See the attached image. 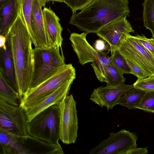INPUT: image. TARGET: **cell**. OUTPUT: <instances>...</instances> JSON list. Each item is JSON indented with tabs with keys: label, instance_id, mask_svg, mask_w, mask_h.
Returning <instances> with one entry per match:
<instances>
[{
	"label": "cell",
	"instance_id": "cell-1",
	"mask_svg": "<svg viewBox=\"0 0 154 154\" xmlns=\"http://www.w3.org/2000/svg\"><path fill=\"white\" fill-rule=\"evenodd\" d=\"M6 34L14 65L18 93L21 99L29 89L34 66L31 38L20 12Z\"/></svg>",
	"mask_w": 154,
	"mask_h": 154
},
{
	"label": "cell",
	"instance_id": "cell-2",
	"mask_svg": "<svg viewBox=\"0 0 154 154\" xmlns=\"http://www.w3.org/2000/svg\"><path fill=\"white\" fill-rule=\"evenodd\" d=\"M128 0H92L78 13L72 14L69 23L88 34L96 33L106 25L128 16Z\"/></svg>",
	"mask_w": 154,
	"mask_h": 154
},
{
	"label": "cell",
	"instance_id": "cell-3",
	"mask_svg": "<svg viewBox=\"0 0 154 154\" xmlns=\"http://www.w3.org/2000/svg\"><path fill=\"white\" fill-rule=\"evenodd\" d=\"M60 145L49 143L29 135H17L0 128V154H63Z\"/></svg>",
	"mask_w": 154,
	"mask_h": 154
},
{
	"label": "cell",
	"instance_id": "cell-4",
	"mask_svg": "<svg viewBox=\"0 0 154 154\" xmlns=\"http://www.w3.org/2000/svg\"><path fill=\"white\" fill-rule=\"evenodd\" d=\"M57 46L48 49L34 48V66L30 88H33L53 75L65 64L63 52Z\"/></svg>",
	"mask_w": 154,
	"mask_h": 154
},
{
	"label": "cell",
	"instance_id": "cell-5",
	"mask_svg": "<svg viewBox=\"0 0 154 154\" xmlns=\"http://www.w3.org/2000/svg\"><path fill=\"white\" fill-rule=\"evenodd\" d=\"M60 116L57 105L41 112L28 121L29 135L49 143L60 145Z\"/></svg>",
	"mask_w": 154,
	"mask_h": 154
},
{
	"label": "cell",
	"instance_id": "cell-6",
	"mask_svg": "<svg viewBox=\"0 0 154 154\" xmlns=\"http://www.w3.org/2000/svg\"><path fill=\"white\" fill-rule=\"evenodd\" d=\"M76 76L71 64H65L56 73L37 86L29 89L22 97L20 106L26 110L50 94L67 79Z\"/></svg>",
	"mask_w": 154,
	"mask_h": 154
},
{
	"label": "cell",
	"instance_id": "cell-7",
	"mask_svg": "<svg viewBox=\"0 0 154 154\" xmlns=\"http://www.w3.org/2000/svg\"><path fill=\"white\" fill-rule=\"evenodd\" d=\"M117 49L125 58L139 67L147 77L154 75V57L130 33L122 37Z\"/></svg>",
	"mask_w": 154,
	"mask_h": 154
},
{
	"label": "cell",
	"instance_id": "cell-8",
	"mask_svg": "<svg viewBox=\"0 0 154 154\" xmlns=\"http://www.w3.org/2000/svg\"><path fill=\"white\" fill-rule=\"evenodd\" d=\"M60 110V138L66 144L74 143L77 137L78 119L76 102L72 94L57 104Z\"/></svg>",
	"mask_w": 154,
	"mask_h": 154
},
{
	"label": "cell",
	"instance_id": "cell-9",
	"mask_svg": "<svg viewBox=\"0 0 154 154\" xmlns=\"http://www.w3.org/2000/svg\"><path fill=\"white\" fill-rule=\"evenodd\" d=\"M109 136L102 140L89 151L90 154H126L133 147L137 146L138 137L134 133L122 129L110 133Z\"/></svg>",
	"mask_w": 154,
	"mask_h": 154
},
{
	"label": "cell",
	"instance_id": "cell-10",
	"mask_svg": "<svg viewBox=\"0 0 154 154\" xmlns=\"http://www.w3.org/2000/svg\"><path fill=\"white\" fill-rule=\"evenodd\" d=\"M28 122L25 110L0 99V128L14 134L26 136L29 135Z\"/></svg>",
	"mask_w": 154,
	"mask_h": 154
},
{
	"label": "cell",
	"instance_id": "cell-11",
	"mask_svg": "<svg viewBox=\"0 0 154 154\" xmlns=\"http://www.w3.org/2000/svg\"><path fill=\"white\" fill-rule=\"evenodd\" d=\"M87 34L84 32L81 34L72 32L69 38L79 63L82 65L94 62L110 63V57L104 52L97 50L88 43L86 39Z\"/></svg>",
	"mask_w": 154,
	"mask_h": 154
},
{
	"label": "cell",
	"instance_id": "cell-12",
	"mask_svg": "<svg viewBox=\"0 0 154 154\" xmlns=\"http://www.w3.org/2000/svg\"><path fill=\"white\" fill-rule=\"evenodd\" d=\"M134 88L133 84L127 85L124 83L101 86L94 89L90 100L101 108L105 107L108 111L117 104L121 97L125 92Z\"/></svg>",
	"mask_w": 154,
	"mask_h": 154
},
{
	"label": "cell",
	"instance_id": "cell-13",
	"mask_svg": "<svg viewBox=\"0 0 154 154\" xmlns=\"http://www.w3.org/2000/svg\"><path fill=\"white\" fill-rule=\"evenodd\" d=\"M134 32L131 24L126 17H125L116 20L106 25L96 34L107 43L111 52L117 48L121 40L125 34Z\"/></svg>",
	"mask_w": 154,
	"mask_h": 154
},
{
	"label": "cell",
	"instance_id": "cell-14",
	"mask_svg": "<svg viewBox=\"0 0 154 154\" xmlns=\"http://www.w3.org/2000/svg\"><path fill=\"white\" fill-rule=\"evenodd\" d=\"M75 78L76 76H74L67 79L51 93L26 110L28 121L44 110L54 105H57L68 95L71 85Z\"/></svg>",
	"mask_w": 154,
	"mask_h": 154
},
{
	"label": "cell",
	"instance_id": "cell-15",
	"mask_svg": "<svg viewBox=\"0 0 154 154\" xmlns=\"http://www.w3.org/2000/svg\"><path fill=\"white\" fill-rule=\"evenodd\" d=\"M47 2L44 0H33L31 24L35 42V47L48 49L51 47L45 30L42 8Z\"/></svg>",
	"mask_w": 154,
	"mask_h": 154
},
{
	"label": "cell",
	"instance_id": "cell-16",
	"mask_svg": "<svg viewBox=\"0 0 154 154\" xmlns=\"http://www.w3.org/2000/svg\"><path fill=\"white\" fill-rule=\"evenodd\" d=\"M42 11L46 33L51 47L57 46L62 48L63 29L59 18L50 8H44Z\"/></svg>",
	"mask_w": 154,
	"mask_h": 154
},
{
	"label": "cell",
	"instance_id": "cell-17",
	"mask_svg": "<svg viewBox=\"0 0 154 154\" xmlns=\"http://www.w3.org/2000/svg\"><path fill=\"white\" fill-rule=\"evenodd\" d=\"M98 80L106 85H116L124 83L126 79L123 74L109 63L93 62L91 64Z\"/></svg>",
	"mask_w": 154,
	"mask_h": 154
},
{
	"label": "cell",
	"instance_id": "cell-18",
	"mask_svg": "<svg viewBox=\"0 0 154 154\" xmlns=\"http://www.w3.org/2000/svg\"><path fill=\"white\" fill-rule=\"evenodd\" d=\"M20 7V0H6L0 4V34L5 36L16 19Z\"/></svg>",
	"mask_w": 154,
	"mask_h": 154
},
{
	"label": "cell",
	"instance_id": "cell-19",
	"mask_svg": "<svg viewBox=\"0 0 154 154\" xmlns=\"http://www.w3.org/2000/svg\"><path fill=\"white\" fill-rule=\"evenodd\" d=\"M5 36L6 38V46L4 48H0V69L4 72L7 81L11 86L18 93L9 40L7 36Z\"/></svg>",
	"mask_w": 154,
	"mask_h": 154
},
{
	"label": "cell",
	"instance_id": "cell-20",
	"mask_svg": "<svg viewBox=\"0 0 154 154\" xmlns=\"http://www.w3.org/2000/svg\"><path fill=\"white\" fill-rule=\"evenodd\" d=\"M21 98L7 81L3 72L0 69V99L14 106H19L18 101Z\"/></svg>",
	"mask_w": 154,
	"mask_h": 154
},
{
	"label": "cell",
	"instance_id": "cell-21",
	"mask_svg": "<svg viewBox=\"0 0 154 154\" xmlns=\"http://www.w3.org/2000/svg\"><path fill=\"white\" fill-rule=\"evenodd\" d=\"M146 92L134 88L125 92L117 103L128 109H136Z\"/></svg>",
	"mask_w": 154,
	"mask_h": 154
},
{
	"label": "cell",
	"instance_id": "cell-22",
	"mask_svg": "<svg viewBox=\"0 0 154 154\" xmlns=\"http://www.w3.org/2000/svg\"><path fill=\"white\" fill-rule=\"evenodd\" d=\"M142 5L144 26L150 30L151 38H154V0H144Z\"/></svg>",
	"mask_w": 154,
	"mask_h": 154
},
{
	"label": "cell",
	"instance_id": "cell-23",
	"mask_svg": "<svg viewBox=\"0 0 154 154\" xmlns=\"http://www.w3.org/2000/svg\"><path fill=\"white\" fill-rule=\"evenodd\" d=\"M20 1L21 15L30 35L32 44L35 47V44L32 31L31 24L32 7L33 0Z\"/></svg>",
	"mask_w": 154,
	"mask_h": 154
},
{
	"label": "cell",
	"instance_id": "cell-24",
	"mask_svg": "<svg viewBox=\"0 0 154 154\" xmlns=\"http://www.w3.org/2000/svg\"><path fill=\"white\" fill-rule=\"evenodd\" d=\"M110 63L123 74H131V71L126 59L117 48L111 52Z\"/></svg>",
	"mask_w": 154,
	"mask_h": 154
},
{
	"label": "cell",
	"instance_id": "cell-25",
	"mask_svg": "<svg viewBox=\"0 0 154 154\" xmlns=\"http://www.w3.org/2000/svg\"><path fill=\"white\" fill-rule=\"evenodd\" d=\"M136 109L154 113V91L146 92Z\"/></svg>",
	"mask_w": 154,
	"mask_h": 154
},
{
	"label": "cell",
	"instance_id": "cell-26",
	"mask_svg": "<svg viewBox=\"0 0 154 154\" xmlns=\"http://www.w3.org/2000/svg\"><path fill=\"white\" fill-rule=\"evenodd\" d=\"M134 88L145 92L154 91V75L137 79L133 84Z\"/></svg>",
	"mask_w": 154,
	"mask_h": 154
},
{
	"label": "cell",
	"instance_id": "cell-27",
	"mask_svg": "<svg viewBox=\"0 0 154 154\" xmlns=\"http://www.w3.org/2000/svg\"><path fill=\"white\" fill-rule=\"evenodd\" d=\"M134 38L154 57V38H148L144 35L137 34Z\"/></svg>",
	"mask_w": 154,
	"mask_h": 154
},
{
	"label": "cell",
	"instance_id": "cell-28",
	"mask_svg": "<svg viewBox=\"0 0 154 154\" xmlns=\"http://www.w3.org/2000/svg\"><path fill=\"white\" fill-rule=\"evenodd\" d=\"M92 0H65V3L72 10V14L81 10Z\"/></svg>",
	"mask_w": 154,
	"mask_h": 154
},
{
	"label": "cell",
	"instance_id": "cell-29",
	"mask_svg": "<svg viewBox=\"0 0 154 154\" xmlns=\"http://www.w3.org/2000/svg\"><path fill=\"white\" fill-rule=\"evenodd\" d=\"M127 62L130 68L132 73L136 76L137 79H140L147 77L144 72L138 66L129 60L126 59Z\"/></svg>",
	"mask_w": 154,
	"mask_h": 154
},
{
	"label": "cell",
	"instance_id": "cell-30",
	"mask_svg": "<svg viewBox=\"0 0 154 154\" xmlns=\"http://www.w3.org/2000/svg\"><path fill=\"white\" fill-rule=\"evenodd\" d=\"M147 148H137L134 146L129 150L126 154H146L148 153Z\"/></svg>",
	"mask_w": 154,
	"mask_h": 154
},
{
	"label": "cell",
	"instance_id": "cell-31",
	"mask_svg": "<svg viewBox=\"0 0 154 154\" xmlns=\"http://www.w3.org/2000/svg\"><path fill=\"white\" fill-rule=\"evenodd\" d=\"M105 41L103 40H97L94 44V48L97 51H103L105 48Z\"/></svg>",
	"mask_w": 154,
	"mask_h": 154
},
{
	"label": "cell",
	"instance_id": "cell-32",
	"mask_svg": "<svg viewBox=\"0 0 154 154\" xmlns=\"http://www.w3.org/2000/svg\"><path fill=\"white\" fill-rule=\"evenodd\" d=\"M6 38L5 36L0 35V48L5 47L6 46Z\"/></svg>",
	"mask_w": 154,
	"mask_h": 154
},
{
	"label": "cell",
	"instance_id": "cell-33",
	"mask_svg": "<svg viewBox=\"0 0 154 154\" xmlns=\"http://www.w3.org/2000/svg\"><path fill=\"white\" fill-rule=\"evenodd\" d=\"M47 2L49 1H56L60 2H65V0H44Z\"/></svg>",
	"mask_w": 154,
	"mask_h": 154
},
{
	"label": "cell",
	"instance_id": "cell-34",
	"mask_svg": "<svg viewBox=\"0 0 154 154\" xmlns=\"http://www.w3.org/2000/svg\"><path fill=\"white\" fill-rule=\"evenodd\" d=\"M5 0H0V4L2 3L3 2H4Z\"/></svg>",
	"mask_w": 154,
	"mask_h": 154
}]
</instances>
